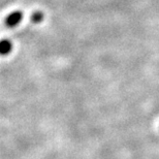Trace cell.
Listing matches in <instances>:
<instances>
[{"label": "cell", "mask_w": 159, "mask_h": 159, "mask_svg": "<svg viewBox=\"0 0 159 159\" xmlns=\"http://www.w3.org/2000/svg\"><path fill=\"white\" fill-rule=\"evenodd\" d=\"M22 20H23V14H22V11H16L7 16L5 23L8 27H16L21 23Z\"/></svg>", "instance_id": "6da1fadb"}, {"label": "cell", "mask_w": 159, "mask_h": 159, "mask_svg": "<svg viewBox=\"0 0 159 159\" xmlns=\"http://www.w3.org/2000/svg\"><path fill=\"white\" fill-rule=\"evenodd\" d=\"M12 43L8 39H1L0 40V55L6 56L11 52Z\"/></svg>", "instance_id": "7a4b0ae2"}, {"label": "cell", "mask_w": 159, "mask_h": 159, "mask_svg": "<svg viewBox=\"0 0 159 159\" xmlns=\"http://www.w3.org/2000/svg\"><path fill=\"white\" fill-rule=\"evenodd\" d=\"M31 20H32L33 23L39 24L43 20V12H40V11H35L32 15V17H31Z\"/></svg>", "instance_id": "3957f363"}]
</instances>
